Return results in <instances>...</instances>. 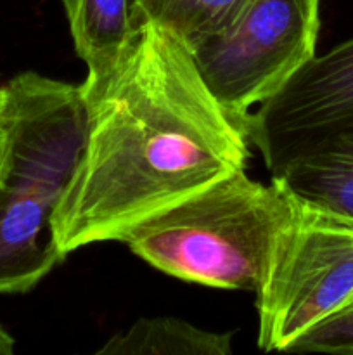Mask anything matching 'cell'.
I'll list each match as a JSON object with an SVG mask.
<instances>
[{"mask_svg": "<svg viewBox=\"0 0 353 355\" xmlns=\"http://www.w3.org/2000/svg\"><path fill=\"white\" fill-rule=\"evenodd\" d=\"M85 141L52 215L57 250L121 241L141 222L246 170L251 141L165 28L141 21L107 68L80 85Z\"/></svg>", "mask_w": 353, "mask_h": 355, "instance_id": "6da1fadb", "label": "cell"}, {"mask_svg": "<svg viewBox=\"0 0 353 355\" xmlns=\"http://www.w3.org/2000/svg\"><path fill=\"white\" fill-rule=\"evenodd\" d=\"M7 134L0 168V295L33 290L64 260L52 215L85 141L80 87L26 71L3 85Z\"/></svg>", "mask_w": 353, "mask_h": 355, "instance_id": "7a4b0ae2", "label": "cell"}, {"mask_svg": "<svg viewBox=\"0 0 353 355\" xmlns=\"http://www.w3.org/2000/svg\"><path fill=\"white\" fill-rule=\"evenodd\" d=\"M293 210L279 180L263 184L237 170L141 222L121 243L176 279L255 293Z\"/></svg>", "mask_w": 353, "mask_h": 355, "instance_id": "3957f363", "label": "cell"}, {"mask_svg": "<svg viewBox=\"0 0 353 355\" xmlns=\"http://www.w3.org/2000/svg\"><path fill=\"white\" fill-rule=\"evenodd\" d=\"M256 293L263 352H286L353 300V222L294 196V210Z\"/></svg>", "mask_w": 353, "mask_h": 355, "instance_id": "277c9868", "label": "cell"}, {"mask_svg": "<svg viewBox=\"0 0 353 355\" xmlns=\"http://www.w3.org/2000/svg\"><path fill=\"white\" fill-rule=\"evenodd\" d=\"M322 0H248L228 26L190 49L218 103L246 121L317 54Z\"/></svg>", "mask_w": 353, "mask_h": 355, "instance_id": "5b68a950", "label": "cell"}, {"mask_svg": "<svg viewBox=\"0 0 353 355\" xmlns=\"http://www.w3.org/2000/svg\"><path fill=\"white\" fill-rule=\"evenodd\" d=\"M244 123L272 175L320 139L353 127V37L315 54Z\"/></svg>", "mask_w": 353, "mask_h": 355, "instance_id": "8992f818", "label": "cell"}, {"mask_svg": "<svg viewBox=\"0 0 353 355\" xmlns=\"http://www.w3.org/2000/svg\"><path fill=\"white\" fill-rule=\"evenodd\" d=\"M272 177L298 200L353 222V127L317 141Z\"/></svg>", "mask_w": 353, "mask_h": 355, "instance_id": "52a82bcc", "label": "cell"}, {"mask_svg": "<svg viewBox=\"0 0 353 355\" xmlns=\"http://www.w3.org/2000/svg\"><path fill=\"white\" fill-rule=\"evenodd\" d=\"M234 333H215L170 315L142 318L127 331L111 336L102 355H228Z\"/></svg>", "mask_w": 353, "mask_h": 355, "instance_id": "ba28073f", "label": "cell"}, {"mask_svg": "<svg viewBox=\"0 0 353 355\" xmlns=\"http://www.w3.org/2000/svg\"><path fill=\"white\" fill-rule=\"evenodd\" d=\"M75 51L87 73L111 64L134 31L132 0H61Z\"/></svg>", "mask_w": 353, "mask_h": 355, "instance_id": "9c48e42d", "label": "cell"}, {"mask_svg": "<svg viewBox=\"0 0 353 355\" xmlns=\"http://www.w3.org/2000/svg\"><path fill=\"white\" fill-rule=\"evenodd\" d=\"M248 0H132L134 24L151 21L194 49L224 30Z\"/></svg>", "mask_w": 353, "mask_h": 355, "instance_id": "30bf717a", "label": "cell"}, {"mask_svg": "<svg viewBox=\"0 0 353 355\" xmlns=\"http://www.w3.org/2000/svg\"><path fill=\"white\" fill-rule=\"evenodd\" d=\"M286 352L353 355V304L303 333Z\"/></svg>", "mask_w": 353, "mask_h": 355, "instance_id": "8fae6325", "label": "cell"}, {"mask_svg": "<svg viewBox=\"0 0 353 355\" xmlns=\"http://www.w3.org/2000/svg\"><path fill=\"white\" fill-rule=\"evenodd\" d=\"M14 338L0 326V355H10L14 352Z\"/></svg>", "mask_w": 353, "mask_h": 355, "instance_id": "7c38bea8", "label": "cell"}, {"mask_svg": "<svg viewBox=\"0 0 353 355\" xmlns=\"http://www.w3.org/2000/svg\"><path fill=\"white\" fill-rule=\"evenodd\" d=\"M6 148H7V134L2 123V116H0V168H2L3 158H6Z\"/></svg>", "mask_w": 353, "mask_h": 355, "instance_id": "4fadbf2b", "label": "cell"}, {"mask_svg": "<svg viewBox=\"0 0 353 355\" xmlns=\"http://www.w3.org/2000/svg\"><path fill=\"white\" fill-rule=\"evenodd\" d=\"M3 104H6V90H3V87H0V116H2Z\"/></svg>", "mask_w": 353, "mask_h": 355, "instance_id": "5bb4252c", "label": "cell"}, {"mask_svg": "<svg viewBox=\"0 0 353 355\" xmlns=\"http://www.w3.org/2000/svg\"><path fill=\"white\" fill-rule=\"evenodd\" d=\"M350 304H353V300H352V302H350ZM350 304H348V305H350Z\"/></svg>", "mask_w": 353, "mask_h": 355, "instance_id": "9a60e30c", "label": "cell"}]
</instances>
